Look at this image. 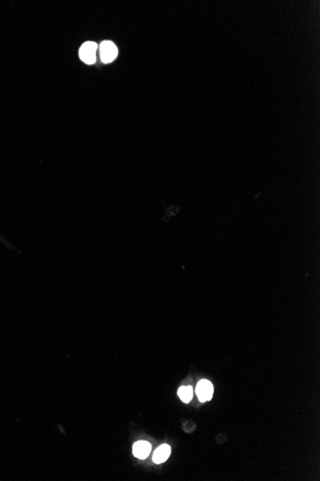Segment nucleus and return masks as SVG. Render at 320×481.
Wrapping results in <instances>:
<instances>
[{
    "instance_id": "obj_1",
    "label": "nucleus",
    "mask_w": 320,
    "mask_h": 481,
    "mask_svg": "<svg viewBox=\"0 0 320 481\" xmlns=\"http://www.w3.org/2000/svg\"><path fill=\"white\" fill-rule=\"evenodd\" d=\"M98 49V44L94 42H86L84 43L80 51V59L86 65H93L96 61V51Z\"/></svg>"
},
{
    "instance_id": "obj_2",
    "label": "nucleus",
    "mask_w": 320,
    "mask_h": 481,
    "mask_svg": "<svg viewBox=\"0 0 320 481\" xmlns=\"http://www.w3.org/2000/svg\"><path fill=\"white\" fill-rule=\"evenodd\" d=\"M100 55L103 63L109 64L117 57L118 49L112 42L105 41L100 44Z\"/></svg>"
},
{
    "instance_id": "obj_3",
    "label": "nucleus",
    "mask_w": 320,
    "mask_h": 481,
    "mask_svg": "<svg viewBox=\"0 0 320 481\" xmlns=\"http://www.w3.org/2000/svg\"><path fill=\"white\" fill-rule=\"evenodd\" d=\"M213 384L207 380L199 381L196 388V393L201 402H208L213 397Z\"/></svg>"
},
{
    "instance_id": "obj_4",
    "label": "nucleus",
    "mask_w": 320,
    "mask_h": 481,
    "mask_svg": "<svg viewBox=\"0 0 320 481\" xmlns=\"http://www.w3.org/2000/svg\"><path fill=\"white\" fill-rule=\"evenodd\" d=\"M152 446L147 441H137L133 447L134 455L139 459H145L150 453Z\"/></svg>"
},
{
    "instance_id": "obj_5",
    "label": "nucleus",
    "mask_w": 320,
    "mask_h": 481,
    "mask_svg": "<svg viewBox=\"0 0 320 481\" xmlns=\"http://www.w3.org/2000/svg\"><path fill=\"white\" fill-rule=\"evenodd\" d=\"M171 454V448L170 446L168 445H162L160 447H158L156 452L154 453V457H153V460L155 463L157 464H161L165 462L166 460L169 458Z\"/></svg>"
},
{
    "instance_id": "obj_6",
    "label": "nucleus",
    "mask_w": 320,
    "mask_h": 481,
    "mask_svg": "<svg viewBox=\"0 0 320 481\" xmlns=\"http://www.w3.org/2000/svg\"><path fill=\"white\" fill-rule=\"evenodd\" d=\"M178 397L184 402H189L193 398V389L191 386H181L178 389Z\"/></svg>"
}]
</instances>
